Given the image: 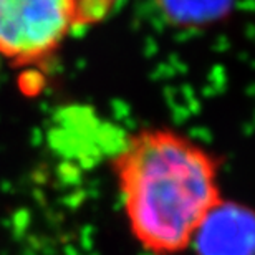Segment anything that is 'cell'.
<instances>
[{
    "label": "cell",
    "instance_id": "6da1fadb",
    "mask_svg": "<svg viewBox=\"0 0 255 255\" xmlns=\"http://www.w3.org/2000/svg\"><path fill=\"white\" fill-rule=\"evenodd\" d=\"M111 166L128 229L151 255L191 249L199 229L224 201L217 157L174 129L136 131Z\"/></svg>",
    "mask_w": 255,
    "mask_h": 255
},
{
    "label": "cell",
    "instance_id": "277c9868",
    "mask_svg": "<svg viewBox=\"0 0 255 255\" xmlns=\"http://www.w3.org/2000/svg\"><path fill=\"white\" fill-rule=\"evenodd\" d=\"M161 13L179 27H206L229 17L236 0H156Z\"/></svg>",
    "mask_w": 255,
    "mask_h": 255
},
{
    "label": "cell",
    "instance_id": "7a4b0ae2",
    "mask_svg": "<svg viewBox=\"0 0 255 255\" xmlns=\"http://www.w3.org/2000/svg\"><path fill=\"white\" fill-rule=\"evenodd\" d=\"M81 25V0H0V60L42 70Z\"/></svg>",
    "mask_w": 255,
    "mask_h": 255
},
{
    "label": "cell",
    "instance_id": "3957f363",
    "mask_svg": "<svg viewBox=\"0 0 255 255\" xmlns=\"http://www.w3.org/2000/svg\"><path fill=\"white\" fill-rule=\"evenodd\" d=\"M191 249L197 255H255V211L222 201L199 229Z\"/></svg>",
    "mask_w": 255,
    "mask_h": 255
},
{
    "label": "cell",
    "instance_id": "5b68a950",
    "mask_svg": "<svg viewBox=\"0 0 255 255\" xmlns=\"http://www.w3.org/2000/svg\"><path fill=\"white\" fill-rule=\"evenodd\" d=\"M113 2H115V0H113Z\"/></svg>",
    "mask_w": 255,
    "mask_h": 255
}]
</instances>
